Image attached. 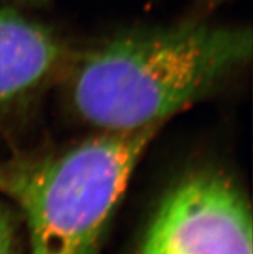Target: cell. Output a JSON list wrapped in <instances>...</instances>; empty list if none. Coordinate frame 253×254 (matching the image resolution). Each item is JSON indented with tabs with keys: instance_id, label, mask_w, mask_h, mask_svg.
Instances as JSON below:
<instances>
[{
	"instance_id": "6da1fadb",
	"label": "cell",
	"mask_w": 253,
	"mask_h": 254,
	"mask_svg": "<svg viewBox=\"0 0 253 254\" xmlns=\"http://www.w3.org/2000/svg\"><path fill=\"white\" fill-rule=\"evenodd\" d=\"M252 57V32L190 19L119 34L75 64V111L103 132L163 126L212 93Z\"/></svg>"
},
{
	"instance_id": "7a4b0ae2",
	"label": "cell",
	"mask_w": 253,
	"mask_h": 254,
	"mask_svg": "<svg viewBox=\"0 0 253 254\" xmlns=\"http://www.w3.org/2000/svg\"><path fill=\"white\" fill-rule=\"evenodd\" d=\"M161 127L103 132L58 154L0 159V195L22 213L30 254H96Z\"/></svg>"
},
{
	"instance_id": "3957f363",
	"label": "cell",
	"mask_w": 253,
	"mask_h": 254,
	"mask_svg": "<svg viewBox=\"0 0 253 254\" xmlns=\"http://www.w3.org/2000/svg\"><path fill=\"white\" fill-rule=\"evenodd\" d=\"M140 254H252V217L233 178L199 169L162 200Z\"/></svg>"
},
{
	"instance_id": "277c9868",
	"label": "cell",
	"mask_w": 253,
	"mask_h": 254,
	"mask_svg": "<svg viewBox=\"0 0 253 254\" xmlns=\"http://www.w3.org/2000/svg\"><path fill=\"white\" fill-rule=\"evenodd\" d=\"M62 57V44L48 27L0 3V111L40 87Z\"/></svg>"
},
{
	"instance_id": "5b68a950",
	"label": "cell",
	"mask_w": 253,
	"mask_h": 254,
	"mask_svg": "<svg viewBox=\"0 0 253 254\" xmlns=\"http://www.w3.org/2000/svg\"><path fill=\"white\" fill-rule=\"evenodd\" d=\"M17 226L12 210L0 201V254L17 253Z\"/></svg>"
},
{
	"instance_id": "8992f818",
	"label": "cell",
	"mask_w": 253,
	"mask_h": 254,
	"mask_svg": "<svg viewBox=\"0 0 253 254\" xmlns=\"http://www.w3.org/2000/svg\"><path fill=\"white\" fill-rule=\"evenodd\" d=\"M228 0H195V6L199 10H209L221 5Z\"/></svg>"
},
{
	"instance_id": "52a82bcc",
	"label": "cell",
	"mask_w": 253,
	"mask_h": 254,
	"mask_svg": "<svg viewBox=\"0 0 253 254\" xmlns=\"http://www.w3.org/2000/svg\"><path fill=\"white\" fill-rule=\"evenodd\" d=\"M36 1H42V0H0V3L6 5H9L10 3H36Z\"/></svg>"
}]
</instances>
